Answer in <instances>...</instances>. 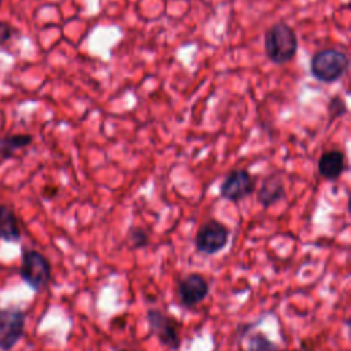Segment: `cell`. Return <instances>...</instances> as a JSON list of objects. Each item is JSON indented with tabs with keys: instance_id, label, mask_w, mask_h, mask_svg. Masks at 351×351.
Returning a JSON list of instances; mask_svg holds the SVG:
<instances>
[{
	"instance_id": "cell-1",
	"label": "cell",
	"mask_w": 351,
	"mask_h": 351,
	"mask_svg": "<svg viewBox=\"0 0 351 351\" xmlns=\"http://www.w3.org/2000/svg\"><path fill=\"white\" fill-rule=\"evenodd\" d=\"M298 51V37L295 30L284 23L271 25L265 33L266 56L276 64H282L293 59Z\"/></svg>"
},
{
	"instance_id": "cell-2",
	"label": "cell",
	"mask_w": 351,
	"mask_h": 351,
	"mask_svg": "<svg viewBox=\"0 0 351 351\" xmlns=\"http://www.w3.org/2000/svg\"><path fill=\"white\" fill-rule=\"evenodd\" d=\"M348 70V58L337 49H322L313 55L310 60L311 75L321 82H335Z\"/></svg>"
},
{
	"instance_id": "cell-3",
	"label": "cell",
	"mask_w": 351,
	"mask_h": 351,
	"mask_svg": "<svg viewBox=\"0 0 351 351\" xmlns=\"http://www.w3.org/2000/svg\"><path fill=\"white\" fill-rule=\"evenodd\" d=\"M19 274L33 291H41L51 280V265L41 252L25 250L22 252Z\"/></svg>"
},
{
	"instance_id": "cell-4",
	"label": "cell",
	"mask_w": 351,
	"mask_h": 351,
	"mask_svg": "<svg viewBox=\"0 0 351 351\" xmlns=\"http://www.w3.org/2000/svg\"><path fill=\"white\" fill-rule=\"evenodd\" d=\"M26 314L18 307L0 310V350L10 351L25 333Z\"/></svg>"
},
{
	"instance_id": "cell-5",
	"label": "cell",
	"mask_w": 351,
	"mask_h": 351,
	"mask_svg": "<svg viewBox=\"0 0 351 351\" xmlns=\"http://www.w3.org/2000/svg\"><path fill=\"white\" fill-rule=\"evenodd\" d=\"M147 321L152 335L158 337V340L170 350H178L180 347V330L178 322L171 317L166 315L162 310L149 308L147 313Z\"/></svg>"
},
{
	"instance_id": "cell-6",
	"label": "cell",
	"mask_w": 351,
	"mask_h": 351,
	"mask_svg": "<svg viewBox=\"0 0 351 351\" xmlns=\"http://www.w3.org/2000/svg\"><path fill=\"white\" fill-rule=\"evenodd\" d=\"M229 239V230L228 228L215 221L211 219L200 226L195 236V247L197 251L203 254H217L225 248Z\"/></svg>"
},
{
	"instance_id": "cell-7",
	"label": "cell",
	"mask_w": 351,
	"mask_h": 351,
	"mask_svg": "<svg viewBox=\"0 0 351 351\" xmlns=\"http://www.w3.org/2000/svg\"><path fill=\"white\" fill-rule=\"evenodd\" d=\"M255 189V178L243 169L233 170L223 180L221 185V196L230 202H239L248 195H251Z\"/></svg>"
},
{
	"instance_id": "cell-8",
	"label": "cell",
	"mask_w": 351,
	"mask_h": 351,
	"mask_svg": "<svg viewBox=\"0 0 351 351\" xmlns=\"http://www.w3.org/2000/svg\"><path fill=\"white\" fill-rule=\"evenodd\" d=\"M207 280L199 273H189L178 282V296L185 307H193L208 295Z\"/></svg>"
},
{
	"instance_id": "cell-9",
	"label": "cell",
	"mask_w": 351,
	"mask_h": 351,
	"mask_svg": "<svg viewBox=\"0 0 351 351\" xmlns=\"http://www.w3.org/2000/svg\"><path fill=\"white\" fill-rule=\"evenodd\" d=\"M346 167L344 162V154L339 149L326 151L321 155L318 160V173L321 177L329 181L337 180Z\"/></svg>"
},
{
	"instance_id": "cell-10",
	"label": "cell",
	"mask_w": 351,
	"mask_h": 351,
	"mask_svg": "<svg viewBox=\"0 0 351 351\" xmlns=\"http://www.w3.org/2000/svg\"><path fill=\"white\" fill-rule=\"evenodd\" d=\"M285 196V186L282 180L276 176V174H270L266 178H263L262 185L258 191V202L265 207H270L274 203L280 202L281 199H284Z\"/></svg>"
},
{
	"instance_id": "cell-11",
	"label": "cell",
	"mask_w": 351,
	"mask_h": 351,
	"mask_svg": "<svg viewBox=\"0 0 351 351\" xmlns=\"http://www.w3.org/2000/svg\"><path fill=\"white\" fill-rule=\"evenodd\" d=\"M0 239L7 243H18L21 240V229L12 208L0 204Z\"/></svg>"
},
{
	"instance_id": "cell-12",
	"label": "cell",
	"mask_w": 351,
	"mask_h": 351,
	"mask_svg": "<svg viewBox=\"0 0 351 351\" xmlns=\"http://www.w3.org/2000/svg\"><path fill=\"white\" fill-rule=\"evenodd\" d=\"M32 141H33V137L25 133L4 136L0 138V156L3 159L12 158L18 149L27 147Z\"/></svg>"
},
{
	"instance_id": "cell-13",
	"label": "cell",
	"mask_w": 351,
	"mask_h": 351,
	"mask_svg": "<svg viewBox=\"0 0 351 351\" xmlns=\"http://www.w3.org/2000/svg\"><path fill=\"white\" fill-rule=\"evenodd\" d=\"M248 351H280L263 333H255L248 340Z\"/></svg>"
},
{
	"instance_id": "cell-14",
	"label": "cell",
	"mask_w": 351,
	"mask_h": 351,
	"mask_svg": "<svg viewBox=\"0 0 351 351\" xmlns=\"http://www.w3.org/2000/svg\"><path fill=\"white\" fill-rule=\"evenodd\" d=\"M347 111L346 103L340 96H333L329 101L328 106V112H329V122H332L333 119L341 117L344 112Z\"/></svg>"
},
{
	"instance_id": "cell-15",
	"label": "cell",
	"mask_w": 351,
	"mask_h": 351,
	"mask_svg": "<svg viewBox=\"0 0 351 351\" xmlns=\"http://www.w3.org/2000/svg\"><path fill=\"white\" fill-rule=\"evenodd\" d=\"M148 234L141 228H132L129 232V241L133 248H141L148 244Z\"/></svg>"
},
{
	"instance_id": "cell-16",
	"label": "cell",
	"mask_w": 351,
	"mask_h": 351,
	"mask_svg": "<svg viewBox=\"0 0 351 351\" xmlns=\"http://www.w3.org/2000/svg\"><path fill=\"white\" fill-rule=\"evenodd\" d=\"M12 34H14V29L11 27V25L0 21V45H4L5 43H8Z\"/></svg>"
},
{
	"instance_id": "cell-17",
	"label": "cell",
	"mask_w": 351,
	"mask_h": 351,
	"mask_svg": "<svg viewBox=\"0 0 351 351\" xmlns=\"http://www.w3.org/2000/svg\"><path fill=\"white\" fill-rule=\"evenodd\" d=\"M118 351H129V350H125V348H123V350H118Z\"/></svg>"
}]
</instances>
